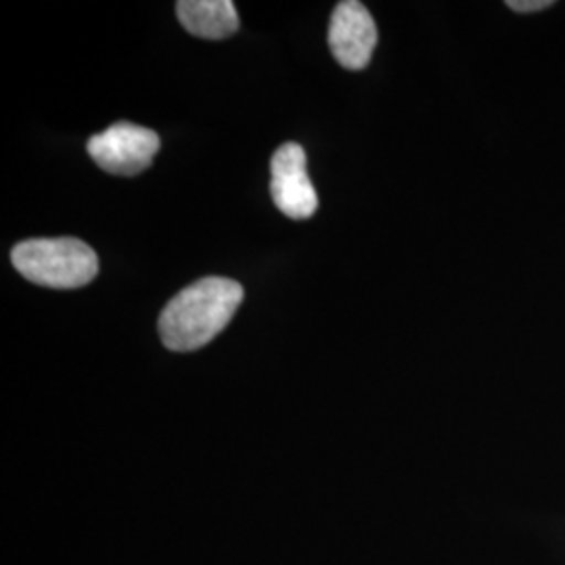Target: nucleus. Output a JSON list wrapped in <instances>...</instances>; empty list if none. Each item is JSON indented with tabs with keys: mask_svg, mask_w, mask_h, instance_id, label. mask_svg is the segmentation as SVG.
<instances>
[{
	"mask_svg": "<svg viewBox=\"0 0 565 565\" xmlns=\"http://www.w3.org/2000/svg\"><path fill=\"white\" fill-rule=\"evenodd\" d=\"M375 44L377 25L363 2H340L331 15L329 25V49L338 63L345 70L359 72L369 65Z\"/></svg>",
	"mask_w": 565,
	"mask_h": 565,
	"instance_id": "nucleus-5",
	"label": "nucleus"
},
{
	"mask_svg": "<svg viewBox=\"0 0 565 565\" xmlns=\"http://www.w3.org/2000/svg\"><path fill=\"white\" fill-rule=\"evenodd\" d=\"M11 260L21 277L53 289H78L99 273L95 249L72 237L18 243Z\"/></svg>",
	"mask_w": 565,
	"mask_h": 565,
	"instance_id": "nucleus-2",
	"label": "nucleus"
},
{
	"mask_svg": "<svg viewBox=\"0 0 565 565\" xmlns=\"http://www.w3.org/2000/svg\"><path fill=\"white\" fill-rule=\"evenodd\" d=\"M160 147L162 142L153 130L130 121H118L90 137L88 156L109 174L135 177L151 166Z\"/></svg>",
	"mask_w": 565,
	"mask_h": 565,
	"instance_id": "nucleus-3",
	"label": "nucleus"
},
{
	"mask_svg": "<svg viewBox=\"0 0 565 565\" xmlns=\"http://www.w3.org/2000/svg\"><path fill=\"white\" fill-rule=\"evenodd\" d=\"M243 302V287L233 279L205 277L177 294L160 317V335L168 350L191 352L212 342Z\"/></svg>",
	"mask_w": 565,
	"mask_h": 565,
	"instance_id": "nucleus-1",
	"label": "nucleus"
},
{
	"mask_svg": "<svg viewBox=\"0 0 565 565\" xmlns=\"http://www.w3.org/2000/svg\"><path fill=\"white\" fill-rule=\"evenodd\" d=\"M177 15L186 32L205 41H223L239 30V15L231 0H181Z\"/></svg>",
	"mask_w": 565,
	"mask_h": 565,
	"instance_id": "nucleus-6",
	"label": "nucleus"
},
{
	"mask_svg": "<svg viewBox=\"0 0 565 565\" xmlns=\"http://www.w3.org/2000/svg\"><path fill=\"white\" fill-rule=\"evenodd\" d=\"M270 195L285 216L306 221L319 207L317 191L306 170V153L298 142H285L270 162Z\"/></svg>",
	"mask_w": 565,
	"mask_h": 565,
	"instance_id": "nucleus-4",
	"label": "nucleus"
},
{
	"mask_svg": "<svg viewBox=\"0 0 565 565\" xmlns=\"http://www.w3.org/2000/svg\"><path fill=\"white\" fill-rule=\"evenodd\" d=\"M513 11H518V13H534V11H543L546 7H551L553 2L551 0H527V2H522V0H511V2H507Z\"/></svg>",
	"mask_w": 565,
	"mask_h": 565,
	"instance_id": "nucleus-7",
	"label": "nucleus"
}]
</instances>
